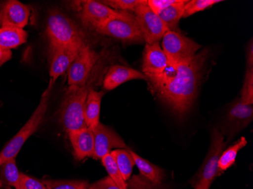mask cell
I'll list each match as a JSON object with an SVG mask.
<instances>
[{
	"label": "cell",
	"instance_id": "23",
	"mask_svg": "<svg viewBox=\"0 0 253 189\" xmlns=\"http://www.w3.org/2000/svg\"><path fill=\"white\" fill-rule=\"evenodd\" d=\"M113 158L116 160V164L120 170L124 180L127 181L131 176L133 167L135 163L130 152V149H116L111 151Z\"/></svg>",
	"mask_w": 253,
	"mask_h": 189
},
{
	"label": "cell",
	"instance_id": "36",
	"mask_svg": "<svg viewBox=\"0 0 253 189\" xmlns=\"http://www.w3.org/2000/svg\"><path fill=\"white\" fill-rule=\"evenodd\" d=\"M5 189H11V187H6V188H5Z\"/></svg>",
	"mask_w": 253,
	"mask_h": 189
},
{
	"label": "cell",
	"instance_id": "24",
	"mask_svg": "<svg viewBox=\"0 0 253 189\" xmlns=\"http://www.w3.org/2000/svg\"><path fill=\"white\" fill-rule=\"evenodd\" d=\"M247 145V141L245 137H241L237 143L233 146L223 151L218 160V168L221 173L232 167L235 163L237 153L241 149H244Z\"/></svg>",
	"mask_w": 253,
	"mask_h": 189
},
{
	"label": "cell",
	"instance_id": "30",
	"mask_svg": "<svg viewBox=\"0 0 253 189\" xmlns=\"http://www.w3.org/2000/svg\"><path fill=\"white\" fill-rule=\"evenodd\" d=\"M20 189H46V187L42 181L21 173Z\"/></svg>",
	"mask_w": 253,
	"mask_h": 189
},
{
	"label": "cell",
	"instance_id": "4",
	"mask_svg": "<svg viewBox=\"0 0 253 189\" xmlns=\"http://www.w3.org/2000/svg\"><path fill=\"white\" fill-rule=\"evenodd\" d=\"M46 34L51 49L85 43L83 34L76 24L59 10H52L49 12Z\"/></svg>",
	"mask_w": 253,
	"mask_h": 189
},
{
	"label": "cell",
	"instance_id": "35",
	"mask_svg": "<svg viewBox=\"0 0 253 189\" xmlns=\"http://www.w3.org/2000/svg\"><path fill=\"white\" fill-rule=\"evenodd\" d=\"M211 185L210 184H204V183H200V184L197 185L195 186V189H210L211 187Z\"/></svg>",
	"mask_w": 253,
	"mask_h": 189
},
{
	"label": "cell",
	"instance_id": "16",
	"mask_svg": "<svg viewBox=\"0 0 253 189\" xmlns=\"http://www.w3.org/2000/svg\"><path fill=\"white\" fill-rule=\"evenodd\" d=\"M253 105H245L239 100L229 111L227 116L229 139L248 126L253 120Z\"/></svg>",
	"mask_w": 253,
	"mask_h": 189
},
{
	"label": "cell",
	"instance_id": "17",
	"mask_svg": "<svg viewBox=\"0 0 253 189\" xmlns=\"http://www.w3.org/2000/svg\"><path fill=\"white\" fill-rule=\"evenodd\" d=\"M132 79H144L146 81L147 79L144 74L137 70L123 65H112L106 74L103 80V87L106 90H112Z\"/></svg>",
	"mask_w": 253,
	"mask_h": 189
},
{
	"label": "cell",
	"instance_id": "31",
	"mask_svg": "<svg viewBox=\"0 0 253 189\" xmlns=\"http://www.w3.org/2000/svg\"><path fill=\"white\" fill-rule=\"evenodd\" d=\"M177 2V0H148L147 5L155 13L168 8Z\"/></svg>",
	"mask_w": 253,
	"mask_h": 189
},
{
	"label": "cell",
	"instance_id": "13",
	"mask_svg": "<svg viewBox=\"0 0 253 189\" xmlns=\"http://www.w3.org/2000/svg\"><path fill=\"white\" fill-rule=\"evenodd\" d=\"M31 9L17 0L7 1L0 8V28L5 27L24 29L29 21Z\"/></svg>",
	"mask_w": 253,
	"mask_h": 189
},
{
	"label": "cell",
	"instance_id": "21",
	"mask_svg": "<svg viewBox=\"0 0 253 189\" xmlns=\"http://www.w3.org/2000/svg\"><path fill=\"white\" fill-rule=\"evenodd\" d=\"M130 152L134 160L135 165L138 170H140L141 175L153 184H161L164 177V171L156 165L138 155L137 153L130 149Z\"/></svg>",
	"mask_w": 253,
	"mask_h": 189
},
{
	"label": "cell",
	"instance_id": "32",
	"mask_svg": "<svg viewBox=\"0 0 253 189\" xmlns=\"http://www.w3.org/2000/svg\"><path fill=\"white\" fill-rule=\"evenodd\" d=\"M87 189H120L117 185L112 181V179L107 176L93 184L89 186Z\"/></svg>",
	"mask_w": 253,
	"mask_h": 189
},
{
	"label": "cell",
	"instance_id": "1",
	"mask_svg": "<svg viewBox=\"0 0 253 189\" xmlns=\"http://www.w3.org/2000/svg\"><path fill=\"white\" fill-rule=\"evenodd\" d=\"M207 53V50H203L195 55L190 62L184 63L169 62L162 73L146 76L153 92L180 117L193 106Z\"/></svg>",
	"mask_w": 253,
	"mask_h": 189
},
{
	"label": "cell",
	"instance_id": "6",
	"mask_svg": "<svg viewBox=\"0 0 253 189\" xmlns=\"http://www.w3.org/2000/svg\"><path fill=\"white\" fill-rule=\"evenodd\" d=\"M161 47L169 62L174 64L190 62L201 49L200 44L170 30L163 37Z\"/></svg>",
	"mask_w": 253,
	"mask_h": 189
},
{
	"label": "cell",
	"instance_id": "34",
	"mask_svg": "<svg viewBox=\"0 0 253 189\" xmlns=\"http://www.w3.org/2000/svg\"><path fill=\"white\" fill-rule=\"evenodd\" d=\"M250 50L247 51V65L248 68H253V41H251V44L250 45Z\"/></svg>",
	"mask_w": 253,
	"mask_h": 189
},
{
	"label": "cell",
	"instance_id": "8",
	"mask_svg": "<svg viewBox=\"0 0 253 189\" xmlns=\"http://www.w3.org/2000/svg\"><path fill=\"white\" fill-rule=\"evenodd\" d=\"M99 58L97 52L91 49L87 44H84L68 69V86H82L86 84Z\"/></svg>",
	"mask_w": 253,
	"mask_h": 189
},
{
	"label": "cell",
	"instance_id": "3",
	"mask_svg": "<svg viewBox=\"0 0 253 189\" xmlns=\"http://www.w3.org/2000/svg\"><path fill=\"white\" fill-rule=\"evenodd\" d=\"M90 84L89 79L84 86H68L65 92L59 111V120L67 133L86 127L84 112Z\"/></svg>",
	"mask_w": 253,
	"mask_h": 189
},
{
	"label": "cell",
	"instance_id": "19",
	"mask_svg": "<svg viewBox=\"0 0 253 189\" xmlns=\"http://www.w3.org/2000/svg\"><path fill=\"white\" fill-rule=\"evenodd\" d=\"M28 33L24 29L5 27L0 28V49L11 51L26 42Z\"/></svg>",
	"mask_w": 253,
	"mask_h": 189
},
{
	"label": "cell",
	"instance_id": "22",
	"mask_svg": "<svg viewBox=\"0 0 253 189\" xmlns=\"http://www.w3.org/2000/svg\"><path fill=\"white\" fill-rule=\"evenodd\" d=\"M187 2V0H177L175 3L158 12L159 18L170 31H176L179 21L183 18L184 7Z\"/></svg>",
	"mask_w": 253,
	"mask_h": 189
},
{
	"label": "cell",
	"instance_id": "2",
	"mask_svg": "<svg viewBox=\"0 0 253 189\" xmlns=\"http://www.w3.org/2000/svg\"><path fill=\"white\" fill-rule=\"evenodd\" d=\"M53 86L54 85L49 82V86L41 96L38 108L35 109L34 113L29 118V120L0 151V165L9 159H16L18 153H19L21 148L26 143L27 140L38 130L45 117V113L49 106L51 92Z\"/></svg>",
	"mask_w": 253,
	"mask_h": 189
},
{
	"label": "cell",
	"instance_id": "33",
	"mask_svg": "<svg viewBox=\"0 0 253 189\" xmlns=\"http://www.w3.org/2000/svg\"><path fill=\"white\" fill-rule=\"evenodd\" d=\"M12 56V53L11 51L2 50L0 49V67L2 66L4 63L9 61Z\"/></svg>",
	"mask_w": 253,
	"mask_h": 189
},
{
	"label": "cell",
	"instance_id": "18",
	"mask_svg": "<svg viewBox=\"0 0 253 189\" xmlns=\"http://www.w3.org/2000/svg\"><path fill=\"white\" fill-rule=\"evenodd\" d=\"M103 96L104 92H98L92 87L89 88L85 102L84 116L86 127L92 130L99 124L101 102Z\"/></svg>",
	"mask_w": 253,
	"mask_h": 189
},
{
	"label": "cell",
	"instance_id": "14",
	"mask_svg": "<svg viewBox=\"0 0 253 189\" xmlns=\"http://www.w3.org/2000/svg\"><path fill=\"white\" fill-rule=\"evenodd\" d=\"M68 134L77 160L92 157L94 152V135L92 129L85 127L68 132Z\"/></svg>",
	"mask_w": 253,
	"mask_h": 189
},
{
	"label": "cell",
	"instance_id": "5",
	"mask_svg": "<svg viewBox=\"0 0 253 189\" xmlns=\"http://www.w3.org/2000/svg\"><path fill=\"white\" fill-rule=\"evenodd\" d=\"M96 31L123 42H139L144 40L136 17L128 11H120L119 15L102 23Z\"/></svg>",
	"mask_w": 253,
	"mask_h": 189
},
{
	"label": "cell",
	"instance_id": "7",
	"mask_svg": "<svg viewBox=\"0 0 253 189\" xmlns=\"http://www.w3.org/2000/svg\"><path fill=\"white\" fill-rule=\"evenodd\" d=\"M226 144L224 134L219 129H213L210 150L200 170L193 177L192 181L193 187L200 183L211 185L214 179L221 174L218 168V160Z\"/></svg>",
	"mask_w": 253,
	"mask_h": 189
},
{
	"label": "cell",
	"instance_id": "29",
	"mask_svg": "<svg viewBox=\"0 0 253 189\" xmlns=\"http://www.w3.org/2000/svg\"><path fill=\"white\" fill-rule=\"evenodd\" d=\"M240 100L245 105H253V68H247Z\"/></svg>",
	"mask_w": 253,
	"mask_h": 189
},
{
	"label": "cell",
	"instance_id": "15",
	"mask_svg": "<svg viewBox=\"0 0 253 189\" xmlns=\"http://www.w3.org/2000/svg\"><path fill=\"white\" fill-rule=\"evenodd\" d=\"M168 64L167 56L159 42L146 44L143 62V72L145 76L159 75L166 69Z\"/></svg>",
	"mask_w": 253,
	"mask_h": 189
},
{
	"label": "cell",
	"instance_id": "27",
	"mask_svg": "<svg viewBox=\"0 0 253 189\" xmlns=\"http://www.w3.org/2000/svg\"><path fill=\"white\" fill-rule=\"evenodd\" d=\"M221 2V0H192V1H188L184 7L183 18L191 16L197 12L210 8L214 4Z\"/></svg>",
	"mask_w": 253,
	"mask_h": 189
},
{
	"label": "cell",
	"instance_id": "25",
	"mask_svg": "<svg viewBox=\"0 0 253 189\" xmlns=\"http://www.w3.org/2000/svg\"><path fill=\"white\" fill-rule=\"evenodd\" d=\"M101 160H102V165L104 166L112 181L117 185L119 189H127L126 181L124 180L120 170L116 164V160L113 158L111 153L102 157Z\"/></svg>",
	"mask_w": 253,
	"mask_h": 189
},
{
	"label": "cell",
	"instance_id": "20",
	"mask_svg": "<svg viewBox=\"0 0 253 189\" xmlns=\"http://www.w3.org/2000/svg\"><path fill=\"white\" fill-rule=\"evenodd\" d=\"M21 173L18 171L15 159H9L0 165V189L11 187L20 189Z\"/></svg>",
	"mask_w": 253,
	"mask_h": 189
},
{
	"label": "cell",
	"instance_id": "28",
	"mask_svg": "<svg viewBox=\"0 0 253 189\" xmlns=\"http://www.w3.org/2000/svg\"><path fill=\"white\" fill-rule=\"evenodd\" d=\"M102 3L116 11H134L140 5L147 3V0H109Z\"/></svg>",
	"mask_w": 253,
	"mask_h": 189
},
{
	"label": "cell",
	"instance_id": "11",
	"mask_svg": "<svg viewBox=\"0 0 253 189\" xmlns=\"http://www.w3.org/2000/svg\"><path fill=\"white\" fill-rule=\"evenodd\" d=\"M94 152L92 158L99 160L116 149H127L123 139L113 129L99 123L93 130Z\"/></svg>",
	"mask_w": 253,
	"mask_h": 189
},
{
	"label": "cell",
	"instance_id": "26",
	"mask_svg": "<svg viewBox=\"0 0 253 189\" xmlns=\"http://www.w3.org/2000/svg\"><path fill=\"white\" fill-rule=\"evenodd\" d=\"M46 189H87L89 183L82 180H43Z\"/></svg>",
	"mask_w": 253,
	"mask_h": 189
},
{
	"label": "cell",
	"instance_id": "10",
	"mask_svg": "<svg viewBox=\"0 0 253 189\" xmlns=\"http://www.w3.org/2000/svg\"><path fill=\"white\" fill-rule=\"evenodd\" d=\"M79 2L82 5L78 10V16L82 24L86 28L95 31L102 23L112 17L116 16L120 12V11L112 9L102 2L93 0H86Z\"/></svg>",
	"mask_w": 253,
	"mask_h": 189
},
{
	"label": "cell",
	"instance_id": "9",
	"mask_svg": "<svg viewBox=\"0 0 253 189\" xmlns=\"http://www.w3.org/2000/svg\"><path fill=\"white\" fill-rule=\"evenodd\" d=\"M134 13L146 44L159 42L169 31L163 20L148 6L147 3L138 7Z\"/></svg>",
	"mask_w": 253,
	"mask_h": 189
},
{
	"label": "cell",
	"instance_id": "12",
	"mask_svg": "<svg viewBox=\"0 0 253 189\" xmlns=\"http://www.w3.org/2000/svg\"><path fill=\"white\" fill-rule=\"evenodd\" d=\"M86 43V42H85ZM84 43V44H85ZM82 45H73L69 46L52 48L49 82L55 85L61 75L68 71L76 57L78 56Z\"/></svg>",
	"mask_w": 253,
	"mask_h": 189
}]
</instances>
